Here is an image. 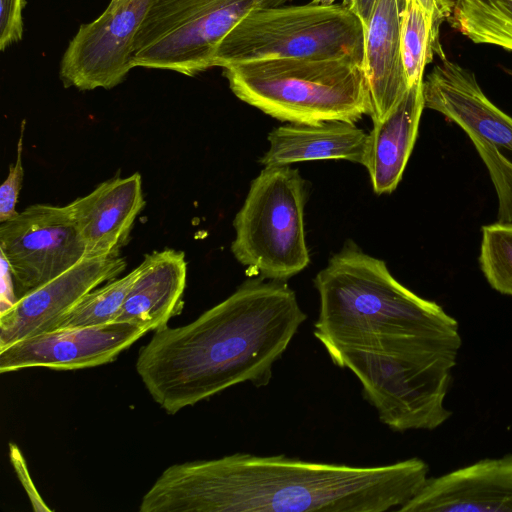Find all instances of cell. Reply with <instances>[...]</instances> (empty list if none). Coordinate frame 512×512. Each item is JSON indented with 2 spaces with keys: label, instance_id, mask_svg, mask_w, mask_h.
<instances>
[{
  "label": "cell",
  "instance_id": "6da1fadb",
  "mask_svg": "<svg viewBox=\"0 0 512 512\" xmlns=\"http://www.w3.org/2000/svg\"><path fill=\"white\" fill-rule=\"evenodd\" d=\"M314 286L313 335L336 366L356 376L382 424L400 433L443 425L462 344L457 320L355 245L334 254Z\"/></svg>",
  "mask_w": 512,
  "mask_h": 512
},
{
  "label": "cell",
  "instance_id": "7a4b0ae2",
  "mask_svg": "<svg viewBox=\"0 0 512 512\" xmlns=\"http://www.w3.org/2000/svg\"><path fill=\"white\" fill-rule=\"evenodd\" d=\"M428 473V464L418 457L356 466L235 453L167 467L143 495L139 511H398L420 491Z\"/></svg>",
  "mask_w": 512,
  "mask_h": 512
},
{
  "label": "cell",
  "instance_id": "3957f363",
  "mask_svg": "<svg viewBox=\"0 0 512 512\" xmlns=\"http://www.w3.org/2000/svg\"><path fill=\"white\" fill-rule=\"evenodd\" d=\"M306 318L285 281L250 278L192 322L154 331L136 372L168 414L245 382L265 387Z\"/></svg>",
  "mask_w": 512,
  "mask_h": 512
},
{
  "label": "cell",
  "instance_id": "277c9868",
  "mask_svg": "<svg viewBox=\"0 0 512 512\" xmlns=\"http://www.w3.org/2000/svg\"><path fill=\"white\" fill-rule=\"evenodd\" d=\"M233 94L280 121L356 123L370 110L363 64L351 59L281 58L223 68Z\"/></svg>",
  "mask_w": 512,
  "mask_h": 512
},
{
  "label": "cell",
  "instance_id": "5b68a950",
  "mask_svg": "<svg viewBox=\"0 0 512 512\" xmlns=\"http://www.w3.org/2000/svg\"><path fill=\"white\" fill-rule=\"evenodd\" d=\"M365 28L344 4L281 5L247 14L218 44L214 67L281 58L363 64Z\"/></svg>",
  "mask_w": 512,
  "mask_h": 512
},
{
  "label": "cell",
  "instance_id": "8992f818",
  "mask_svg": "<svg viewBox=\"0 0 512 512\" xmlns=\"http://www.w3.org/2000/svg\"><path fill=\"white\" fill-rule=\"evenodd\" d=\"M305 182L290 165L265 166L236 214L231 251L266 280L286 281L310 261L304 231Z\"/></svg>",
  "mask_w": 512,
  "mask_h": 512
},
{
  "label": "cell",
  "instance_id": "52a82bcc",
  "mask_svg": "<svg viewBox=\"0 0 512 512\" xmlns=\"http://www.w3.org/2000/svg\"><path fill=\"white\" fill-rule=\"evenodd\" d=\"M291 0H150L136 33L133 67L195 76L213 66L221 40L251 11Z\"/></svg>",
  "mask_w": 512,
  "mask_h": 512
},
{
  "label": "cell",
  "instance_id": "ba28073f",
  "mask_svg": "<svg viewBox=\"0 0 512 512\" xmlns=\"http://www.w3.org/2000/svg\"><path fill=\"white\" fill-rule=\"evenodd\" d=\"M425 108L457 124L485 164L497 199V222L512 223V117L484 94L473 72L447 58L423 80Z\"/></svg>",
  "mask_w": 512,
  "mask_h": 512
},
{
  "label": "cell",
  "instance_id": "9c48e42d",
  "mask_svg": "<svg viewBox=\"0 0 512 512\" xmlns=\"http://www.w3.org/2000/svg\"><path fill=\"white\" fill-rule=\"evenodd\" d=\"M0 254L17 301L83 260L86 249L68 204H33L1 223Z\"/></svg>",
  "mask_w": 512,
  "mask_h": 512
},
{
  "label": "cell",
  "instance_id": "30bf717a",
  "mask_svg": "<svg viewBox=\"0 0 512 512\" xmlns=\"http://www.w3.org/2000/svg\"><path fill=\"white\" fill-rule=\"evenodd\" d=\"M149 3L125 0L107 6L95 20L82 24L60 62L64 86L87 91L120 84L134 68L133 44Z\"/></svg>",
  "mask_w": 512,
  "mask_h": 512
},
{
  "label": "cell",
  "instance_id": "8fae6325",
  "mask_svg": "<svg viewBox=\"0 0 512 512\" xmlns=\"http://www.w3.org/2000/svg\"><path fill=\"white\" fill-rule=\"evenodd\" d=\"M149 331L144 325L112 322L43 332L0 349V372L34 367L77 370L100 366L114 361Z\"/></svg>",
  "mask_w": 512,
  "mask_h": 512
},
{
  "label": "cell",
  "instance_id": "7c38bea8",
  "mask_svg": "<svg viewBox=\"0 0 512 512\" xmlns=\"http://www.w3.org/2000/svg\"><path fill=\"white\" fill-rule=\"evenodd\" d=\"M126 268L118 255L85 257L75 266L18 299L0 315V349L50 331L82 297Z\"/></svg>",
  "mask_w": 512,
  "mask_h": 512
},
{
  "label": "cell",
  "instance_id": "4fadbf2b",
  "mask_svg": "<svg viewBox=\"0 0 512 512\" xmlns=\"http://www.w3.org/2000/svg\"><path fill=\"white\" fill-rule=\"evenodd\" d=\"M398 512H512V454L429 477Z\"/></svg>",
  "mask_w": 512,
  "mask_h": 512
},
{
  "label": "cell",
  "instance_id": "5bb4252c",
  "mask_svg": "<svg viewBox=\"0 0 512 512\" xmlns=\"http://www.w3.org/2000/svg\"><path fill=\"white\" fill-rule=\"evenodd\" d=\"M141 175L115 177L68 204L85 245V257L120 254L145 207Z\"/></svg>",
  "mask_w": 512,
  "mask_h": 512
},
{
  "label": "cell",
  "instance_id": "9a60e30c",
  "mask_svg": "<svg viewBox=\"0 0 512 512\" xmlns=\"http://www.w3.org/2000/svg\"><path fill=\"white\" fill-rule=\"evenodd\" d=\"M406 0H377L365 30L363 68L373 123L384 119L408 90L401 55V23Z\"/></svg>",
  "mask_w": 512,
  "mask_h": 512
},
{
  "label": "cell",
  "instance_id": "2e32d148",
  "mask_svg": "<svg viewBox=\"0 0 512 512\" xmlns=\"http://www.w3.org/2000/svg\"><path fill=\"white\" fill-rule=\"evenodd\" d=\"M116 322H129L156 331L180 313L186 287L185 253L175 249L145 255Z\"/></svg>",
  "mask_w": 512,
  "mask_h": 512
},
{
  "label": "cell",
  "instance_id": "e0dca14e",
  "mask_svg": "<svg viewBox=\"0 0 512 512\" xmlns=\"http://www.w3.org/2000/svg\"><path fill=\"white\" fill-rule=\"evenodd\" d=\"M423 81L408 88L402 99L367 134L364 165L376 194L393 192L402 179L414 147L423 112Z\"/></svg>",
  "mask_w": 512,
  "mask_h": 512
},
{
  "label": "cell",
  "instance_id": "ac0fdd59",
  "mask_svg": "<svg viewBox=\"0 0 512 512\" xmlns=\"http://www.w3.org/2000/svg\"><path fill=\"white\" fill-rule=\"evenodd\" d=\"M366 140L367 134L351 122L290 123L269 133V148L260 162L264 166H275L343 159L362 164Z\"/></svg>",
  "mask_w": 512,
  "mask_h": 512
},
{
  "label": "cell",
  "instance_id": "d6986e66",
  "mask_svg": "<svg viewBox=\"0 0 512 512\" xmlns=\"http://www.w3.org/2000/svg\"><path fill=\"white\" fill-rule=\"evenodd\" d=\"M451 16L472 42L512 51V0H456Z\"/></svg>",
  "mask_w": 512,
  "mask_h": 512
},
{
  "label": "cell",
  "instance_id": "ffe728a7",
  "mask_svg": "<svg viewBox=\"0 0 512 512\" xmlns=\"http://www.w3.org/2000/svg\"><path fill=\"white\" fill-rule=\"evenodd\" d=\"M140 267L125 276L95 288L65 313L51 330L100 326L116 322ZM50 330V331H51Z\"/></svg>",
  "mask_w": 512,
  "mask_h": 512
},
{
  "label": "cell",
  "instance_id": "44dd1931",
  "mask_svg": "<svg viewBox=\"0 0 512 512\" xmlns=\"http://www.w3.org/2000/svg\"><path fill=\"white\" fill-rule=\"evenodd\" d=\"M435 54L446 58L441 44L433 37L427 13L417 0H406L401 23V55L409 87L423 81L425 66Z\"/></svg>",
  "mask_w": 512,
  "mask_h": 512
},
{
  "label": "cell",
  "instance_id": "7402d4cb",
  "mask_svg": "<svg viewBox=\"0 0 512 512\" xmlns=\"http://www.w3.org/2000/svg\"><path fill=\"white\" fill-rule=\"evenodd\" d=\"M479 264L489 285L512 297V223L482 227Z\"/></svg>",
  "mask_w": 512,
  "mask_h": 512
},
{
  "label": "cell",
  "instance_id": "603a6c76",
  "mask_svg": "<svg viewBox=\"0 0 512 512\" xmlns=\"http://www.w3.org/2000/svg\"><path fill=\"white\" fill-rule=\"evenodd\" d=\"M25 132V121L22 122L20 135L17 144L16 161L9 167V173L5 181L0 186V222L3 223L15 217L18 212L16 205L18 203L19 193L24 178V169L22 164L23 138Z\"/></svg>",
  "mask_w": 512,
  "mask_h": 512
},
{
  "label": "cell",
  "instance_id": "cb8c5ba5",
  "mask_svg": "<svg viewBox=\"0 0 512 512\" xmlns=\"http://www.w3.org/2000/svg\"><path fill=\"white\" fill-rule=\"evenodd\" d=\"M25 0H0V50L22 39Z\"/></svg>",
  "mask_w": 512,
  "mask_h": 512
},
{
  "label": "cell",
  "instance_id": "d4e9b609",
  "mask_svg": "<svg viewBox=\"0 0 512 512\" xmlns=\"http://www.w3.org/2000/svg\"><path fill=\"white\" fill-rule=\"evenodd\" d=\"M10 459L12 465L15 469V472L21 482L22 486L25 488L28 497L33 505L35 511H51V509L45 504V502L40 497L37 492L34 483L31 480V476L27 469L25 459L23 458L20 450L17 445L10 444Z\"/></svg>",
  "mask_w": 512,
  "mask_h": 512
},
{
  "label": "cell",
  "instance_id": "484cf974",
  "mask_svg": "<svg viewBox=\"0 0 512 512\" xmlns=\"http://www.w3.org/2000/svg\"><path fill=\"white\" fill-rule=\"evenodd\" d=\"M424 11L427 13L435 41H439V27L441 23L451 17L454 3L451 0H417Z\"/></svg>",
  "mask_w": 512,
  "mask_h": 512
},
{
  "label": "cell",
  "instance_id": "4316f807",
  "mask_svg": "<svg viewBox=\"0 0 512 512\" xmlns=\"http://www.w3.org/2000/svg\"><path fill=\"white\" fill-rule=\"evenodd\" d=\"M1 275H2V289H1V312L12 306L15 301L13 277L10 266L1 254Z\"/></svg>",
  "mask_w": 512,
  "mask_h": 512
},
{
  "label": "cell",
  "instance_id": "83f0119b",
  "mask_svg": "<svg viewBox=\"0 0 512 512\" xmlns=\"http://www.w3.org/2000/svg\"><path fill=\"white\" fill-rule=\"evenodd\" d=\"M377 0H348L346 6L356 14L366 28L369 25Z\"/></svg>",
  "mask_w": 512,
  "mask_h": 512
},
{
  "label": "cell",
  "instance_id": "f1b7e54d",
  "mask_svg": "<svg viewBox=\"0 0 512 512\" xmlns=\"http://www.w3.org/2000/svg\"><path fill=\"white\" fill-rule=\"evenodd\" d=\"M336 0H312L311 2L318 5H333ZM348 0H342V4L346 5Z\"/></svg>",
  "mask_w": 512,
  "mask_h": 512
},
{
  "label": "cell",
  "instance_id": "f546056e",
  "mask_svg": "<svg viewBox=\"0 0 512 512\" xmlns=\"http://www.w3.org/2000/svg\"><path fill=\"white\" fill-rule=\"evenodd\" d=\"M125 0H111L108 6H116Z\"/></svg>",
  "mask_w": 512,
  "mask_h": 512
}]
</instances>
